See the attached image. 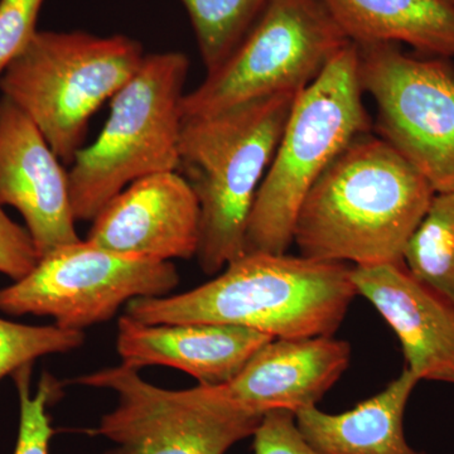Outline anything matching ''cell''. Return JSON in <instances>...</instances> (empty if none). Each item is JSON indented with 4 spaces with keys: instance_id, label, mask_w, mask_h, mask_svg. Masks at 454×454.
<instances>
[{
    "instance_id": "obj_21",
    "label": "cell",
    "mask_w": 454,
    "mask_h": 454,
    "mask_svg": "<svg viewBox=\"0 0 454 454\" xmlns=\"http://www.w3.org/2000/svg\"><path fill=\"white\" fill-rule=\"evenodd\" d=\"M32 365L13 373L20 395V419L14 454H49L55 430L51 427L47 408L59 395V384L51 375H43L35 394L31 393Z\"/></svg>"
},
{
    "instance_id": "obj_13",
    "label": "cell",
    "mask_w": 454,
    "mask_h": 454,
    "mask_svg": "<svg viewBox=\"0 0 454 454\" xmlns=\"http://www.w3.org/2000/svg\"><path fill=\"white\" fill-rule=\"evenodd\" d=\"M357 294L395 333L405 369L418 381L454 385V303L414 276L405 262L352 267Z\"/></svg>"
},
{
    "instance_id": "obj_9",
    "label": "cell",
    "mask_w": 454,
    "mask_h": 454,
    "mask_svg": "<svg viewBox=\"0 0 454 454\" xmlns=\"http://www.w3.org/2000/svg\"><path fill=\"white\" fill-rule=\"evenodd\" d=\"M357 50L361 89L378 109L376 136L419 170L435 193L454 190L452 59L411 55L397 43Z\"/></svg>"
},
{
    "instance_id": "obj_17",
    "label": "cell",
    "mask_w": 454,
    "mask_h": 454,
    "mask_svg": "<svg viewBox=\"0 0 454 454\" xmlns=\"http://www.w3.org/2000/svg\"><path fill=\"white\" fill-rule=\"evenodd\" d=\"M349 42L408 44L454 59L452 0H321Z\"/></svg>"
},
{
    "instance_id": "obj_3",
    "label": "cell",
    "mask_w": 454,
    "mask_h": 454,
    "mask_svg": "<svg viewBox=\"0 0 454 454\" xmlns=\"http://www.w3.org/2000/svg\"><path fill=\"white\" fill-rule=\"evenodd\" d=\"M298 94L254 98L182 124L178 172L199 200L196 258L207 276L245 254L254 201Z\"/></svg>"
},
{
    "instance_id": "obj_5",
    "label": "cell",
    "mask_w": 454,
    "mask_h": 454,
    "mask_svg": "<svg viewBox=\"0 0 454 454\" xmlns=\"http://www.w3.org/2000/svg\"><path fill=\"white\" fill-rule=\"evenodd\" d=\"M145 56L140 42L128 35L38 31L0 76V90L61 162L71 164L94 114L138 73Z\"/></svg>"
},
{
    "instance_id": "obj_6",
    "label": "cell",
    "mask_w": 454,
    "mask_h": 454,
    "mask_svg": "<svg viewBox=\"0 0 454 454\" xmlns=\"http://www.w3.org/2000/svg\"><path fill=\"white\" fill-rule=\"evenodd\" d=\"M190 59L178 51L146 55L138 73L112 98L109 118L70 164L76 221H92L137 179L178 170L184 85Z\"/></svg>"
},
{
    "instance_id": "obj_8",
    "label": "cell",
    "mask_w": 454,
    "mask_h": 454,
    "mask_svg": "<svg viewBox=\"0 0 454 454\" xmlns=\"http://www.w3.org/2000/svg\"><path fill=\"white\" fill-rule=\"evenodd\" d=\"M74 382L115 393V408L94 430L115 443L106 454H226L253 437L262 418L223 399L212 387L163 389L122 364Z\"/></svg>"
},
{
    "instance_id": "obj_2",
    "label": "cell",
    "mask_w": 454,
    "mask_h": 454,
    "mask_svg": "<svg viewBox=\"0 0 454 454\" xmlns=\"http://www.w3.org/2000/svg\"><path fill=\"white\" fill-rule=\"evenodd\" d=\"M356 295L348 264L245 253L192 291L130 301L125 315L151 325H230L304 339L333 336Z\"/></svg>"
},
{
    "instance_id": "obj_18",
    "label": "cell",
    "mask_w": 454,
    "mask_h": 454,
    "mask_svg": "<svg viewBox=\"0 0 454 454\" xmlns=\"http://www.w3.org/2000/svg\"><path fill=\"white\" fill-rule=\"evenodd\" d=\"M403 262L415 277L454 303V190L433 197Z\"/></svg>"
},
{
    "instance_id": "obj_20",
    "label": "cell",
    "mask_w": 454,
    "mask_h": 454,
    "mask_svg": "<svg viewBox=\"0 0 454 454\" xmlns=\"http://www.w3.org/2000/svg\"><path fill=\"white\" fill-rule=\"evenodd\" d=\"M83 331L59 325H28L0 318V380L37 358L66 354L82 346Z\"/></svg>"
},
{
    "instance_id": "obj_19",
    "label": "cell",
    "mask_w": 454,
    "mask_h": 454,
    "mask_svg": "<svg viewBox=\"0 0 454 454\" xmlns=\"http://www.w3.org/2000/svg\"><path fill=\"white\" fill-rule=\"evenodd\" d=\"M195 31L206 73L219 67L238 47L268 0H181Z\"/></svg>"
},
{
    "instance_id": "obj_24",
    "label": "cell",
    "mask_w": 454,
    "mask_h": 454,
    "mask_svg": "<svg viewBox=\"0 0 454 454\" xmlns=\"http://www.w3.org/2000/svg\"><path fill=\"white\" fill-rule=\"evenodd\" d=\"M38 260L29 232L14 223L0 205V273L17 282L31 273Z\"/></svg>"
},
{
    "instance_id": "obj_12",
    "label": "cell",
    "mask_w": 454,
    "mask_h": 454,
    "mask_svg": "<svg viewBox=\"0 0 454 454\" xmlns=\"http://www.w3.org/2000/svg\"><path fill=\"white\" fill-rule=\"evenodd\" d=\"M200 203L178 170L137 179L92 220L90 243L122 255L172 262L197 255Z\"/></svg>"
},
{
    "instance_id": "obj_15",
    "label": "cell",
    "mask_w": 454,
    "mask_h": 454,
    "mask_svg": "<svg viewBox=\"0 0 454 454\" xmlns=\"http://www.w3.org/2000/svg\"><path fill=\"white\" fill-rule=\"evenodd\" d=\"M269 334L219 324H158L122 315L116 349L122 365L139 370L168 366L195 378L202 387H219L235 378L262 346Z\"/></svg>"
},
{
    "instance_id": "obj_23",
    "label": "cell",
    "mask_w": 454,
    "mask_h": 454,
    "mask_svg": "<svg viewBox=\"0 0 454 454\" xmlns=\"http://www.w3.org/2000/svg\"><path fill=\"white\" fill-rule=\"evenodd\" d=\"M253 437L254 454H321L301 434L295 414L284 409L262 415Z\"/></svg>"
},
{
    "instance_id": "obj_11",
    "label": "cell",
    "mask_w": 454,
    "mask_h": 454,
    "mask_svg": "<svg viewBox=\"0 0 454 454\" xmlns=\"http://www.w3.org/2000/svg\"><path fill=\"white\" fill-rule=\"evenodd\" d=\"M0 205L20 212L40 258L82 240L64 163L7 98H0Z\"/></svg>"
},
{
    "instance_id": "obj_4",
    "label": "cell",
    "mask_w": 454,
    "mask_h": 454,
    "mask_svg": "<svg viewBox=\"0 0 454 454\" xmlns=\"http://www.w3.org/2000/svg\"><path fill=\"white\" fill-rule=\"evenodd\" d=\"M372 128L358 77L357 46L349 42L295 98L254 201L245 253L286 254L310 188Z\"/></svg>"
},
{
    "instance_id": "obj_10",
    "label": "cell",
    "mask_w": 454,
    "mask_h": 454,
    "mask_svg": "<svg viewBox=\"0 0 454 454\" xmlns=\"http://www.w3.org/2000/svg\"><path fill=\"white\" fill-rule=\"evenodd\" d=\"M178 284L172 262L80 240L42 256L31 273L0 289V312L51 317L64 330L83 331L112 319L124 303L169 295Z\"/></svg>"
},
{
    "instance_id": "obj_1",
    "label": "cell",
    "mask_w": 454,
    "mask_h": 454,
    "mask_svg": "<svg viewBox=\"0 0 454 454\" xmlns=\"http://www.w3.org/2000/svg\"><path fill=\"white\" fill-rule=\"evenodd\" d=\"M434 188L380 137L355 139L301 202L293 244L304 258L355 267L402 262Z\"/></svg>"
},
{
    "instance_id": "obj_7",
    "label": "cell",
    "mask_w": 454,
    "mask_h": 454,
    "mask_svg": "<svg viewBox=\"0 0 454 454\" xmlns=\"http://www.w3.org/2000/svg\"><path fill=\"white\" fill-rule=\"evenodd\" d=\"M349 41L321 0H268L225 61L182 101L184 121L301 92Z\"/></svg>"
},
{
    "instance_id": "obj_14",
    "label": "cell",
    "mask_w": 454,
    "mask_h": 454,
    "mask_svg": "<svg viewBox=\"0 0 454 454\" xmlns=\"http://www.w3.org/2000/svg\"><path fill=\"white\" fill-rule=\"evenodd\" d=\"M351 361V346L333 336L274 339L232 380L215 391L232 404L264 415L317 406Z\"/></svg>"
},
{
    "instance_id": "obj_22",
    "label": "cell",
    "mask_w": 454,
    "mask_h": 454,
    "mask_svg": "<svg viewBox=\"0 0 454 454\" xmlns=\"http://www.w3.org/2000/svg\"><path fill=\"white\" fill-rule=\"evenodd\" d=\"M44 0H0V76L37 35Z\"/></svg>"
},
{
    "instance_id": "obj_16",
    "label": "cell",
    "mask_w": 454,
    "mask_h": 454,
    "mask_svg": "<svg viewBox=\"0 0 454 454\" xmlns=\"http://www.w3.org/2000/svg\"><path fill=\"white\" fill-rule=\"evenodd\" d=\"M418 382L404 367L384 390L351 411L301 409L295 413L298 428L321 454H427L414 450L404 432L406 405Z\"/></svg>"
},
{
    "instance_id": "obj_25",
    "label": "cell",
    "mask_w": 454,
    "mask_h": 454,
    "mask_svg": "<svg viewBox=\"0 0 454 454\" xmlns=\"http://www.w3.org/2000/svg\"><path fill=\"white\" fill-rule=\"evenodd\" d=\"M452 2L454 3V0H452Z\"/></svg>"
}]
</instances>
